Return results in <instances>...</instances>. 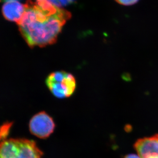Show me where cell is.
Wrapping results in <instances>:
<instances>
[{"mask_svg":"<svg viewBox=\"0 0 158 158\" xmlns=\"http://www.w3.org/2000/svg\"><path fill=\"white\" fill-rule=\"evenodd\" d=\"M42 155L32 140L10 139L0 142V158H41Z\"/></svg>","mask_w":158,"mask_h":158,"instance_id":"obj_2","label":"cell"},{"mask_svg":"<svg viewBox=\"0 0 158 158\" xmlns=\"http://www.w3.org/2000/svg\"><path fill=\"white\" fill-rule=\"evenodd\" d=\"M117 3L123 6H131L135 4L139 0H115Z\"/></svg>","mask_w":158,"mask_h":158,"instance_id":"obj_9","label":"cell"},{"mask_svg":"<svg viewBox=\"0 0 158 158\" xmlns=\"http://www.w3.org/2000/svg\"><path fill=\"white\" fill-rule=\"evenodd\" d=\"M46 83L53 96L60 99H64L72 96L77 86L75 77L64 71L50 73L47 77Z\"/></svg>","mask_w":158,"mask_h":158,"instance_id":"obj_3","label":"cell"},{"mask_svg":"<svg viewBox=\"0 0 158 158\" xmlns=\"http://www.w3.org/2000/svg\"><path fill=\"white\" fill-rule=\"evenodd\" d=\"M124 158H141L138 155L135 154H129L128 155L126 156Z\"/></svg>","mask_w":158,"mask_h":158,"instance_id":"obj_10","label":"cell"},{"mask_svg":"<svg viewBox=\"0 0 158 158\" xmlns=\"http://www.w3.org/2000/svg\"><path fill=\"white\" fill-rule=\"evenodd\" d=\"M134 148L141 158H158V135L139 139Z\"/></svg>","mask_w":158,"mask_h":158,"instance_id":"obj_5","label":"cell"},{"mask_svg":"<svg viewBox=\"0 0 158 158\" xmlns=\"http://www.w3.org/2000/svg\"><path fill=\"white\" fill-rule=\"evenodd\" d=\"M17 1V0H0V2H1V1L8 2V1Z\"/></svg>","mask_w":158,"mask_h":158,"instance_id":"obj_11","label":"cell"},{"mask_svg":"<svg viewBox=\"0 0 158 158\" xmlns=\"http://www.w3.org/2000/svg\"><path fill=\"white\" fill-rule=\"evenodd\" d=\"M24 8L17 24L31 48L55 44L64 25L72 17L69 11L44 0H27Z\"/></svg>","mask_w":158,"mask_h":158,"instance_id":"obj_1","label":"cell"},{"mask_svg":"<svg viewBox=\"0 0 158 158\" xmlns=\"http://www.w3.org/2000/svg\"><path fill=\"white\" fill-rule=\"evenodd\" d=\"M24 10V5L18 1H11L4 4L2 11L6 20L17 23L21 19Z\"/></svg>","mask_w":158,"mask_h":158,"instance_id":"obj_6","label":"cell"},{"mask_svg":"<svg viewBox=\"0 0 158 158\" xmlns=\"http://www.w3.org/2000/svg\"><path fill=\"white\" fill-rule=\"evenodd\" d=\"M44 1L48 2L53 5L61 8H62V7L63 6L68 4L73 1V0H44Z\"/></svg>","mask_w":158,"mask_h":158,"instance_id":"obj_7","label":"cell"},{"mask_svg":"<svg viewBox=\"0 0 158 158\" xmlns=\"http://www.w3.org/2000/svg\"><path fill=\"white\" fill-rule=\"evenodd\" d=\"M9 128L10 124L6 125L2 127L1 129H0V140L5 138L9 132Z\"/></svg>","mask_w":158,"mask_h":158,"instance_id":"obj_8","label":"cell"},{"mask_svg":"<svg viewBox=\"0 0 158 158\" xmlns=\"http://www.w3.org/2000/svg\"><path fill=\"white\" fill-rule=\"evenodd\" d=\"M55 122L49 115L44 111L38 113L29 122V130L31 133L41 139L49 137L55 131Z\"/></svg>","mask_w":158,"mask_h":158,"instance_id":"obj_4","label":"cell"}]
</instances>
